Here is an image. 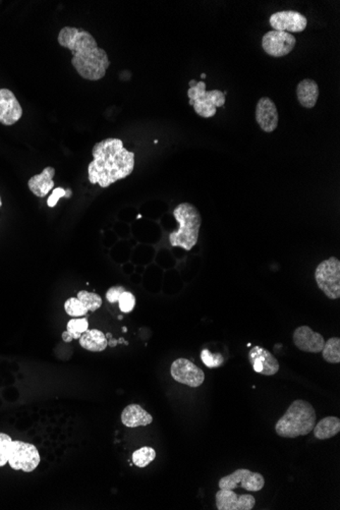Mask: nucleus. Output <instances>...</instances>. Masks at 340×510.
<instances>
[{
  "label": "nucleus",
  "mask_w": 340,
  "mask_h": 510,
  "mask_svg": "<svg viewBox=\"0 0 340 510\" xmlns=\"http://www.w3.org/2000/svg\"><path fill=\"white\" fill-rule=\"evenodd\" d=\"M57 41L61 47L72 52V65L80 77L88 81L103 79L111 61L106 51L98 47L95 38L88 31L65 27L59 32Z\"/></svg>",
  "instance_id": "nucleus-1"
},
{
  "label": "nucleus",
  "mask_w": 340,
  "mask_h": 510,
  "mask_svg": "<svg viewBox=\"0 0 340 510\" xmlns=\"http://www.w3.org/2000/svg\"><path fill=\"white\" fill-rule=\"evenodd\" d=\"M93 161L88 166L89 180L92 185L108 187L134 171V154L123 147L122 139H105L92 150Z\"/></svg>",
  "instance_id": "nucleus-2"
},
{
  "label": "nucleus",
  "mask_w": 340,
  "mask_h": 510,
  "mask_svg": "<svg viewBox=\"0 0 340 510\" xmlns=\"http://www.w3.org/2000/svg\"><path fill=\"white\" fill-rule=\"evenodd\" d=\"M317 415L310 402L294 400L284 416L277 421L275 431L282 438L309 435L316 425Z\"/></svg>",
  "instance_id": "nucleus-3"
},
{
  "label": "nucleus",
  "mask_w": 340,
  "mask_h": 510,
  "mask_svg": "<svg viewBox=\"0 0 340 510\" xmlns=\"http://www.w3.org/2000/svg\"><path fill=\"white\" fill-rule=\"evenodd\" d=\"M173 216L180 228L170 233V242L172 247H180L191 251L197 244L202 217L197 208L189 203H182L175 208Z\"/></svg>",
  "instance_id": "nucleus-4"
},
{
  "label": "nucleus",
  "mask_w": 340,
  "mask_h": 510,
  "mask_svg": "<svg viewBox=\"0 0 340 510\" xmlns=\"http://www.w3.org/2000/svg\"><path fill=\"white\" fill-rule=\"evenodd\" d=\"M189 105L194 107V111L201 118H213L218 111V107H223L225 104V93L219 90L206 91V84L204 82H197L188 90Z\"/></svg>",
  "instance_id": "nucleus-5"
},
{
  "label": "nucleus",
  "mask_w": 340,
  "mask_h": 510,
  "mask_svg": "<svg viewBox=\"0 0 340 510\" xmlns=\"http://www.w3.org/2000/svg\"><path fill=\"white\" fill-rule=\"evenodd\" d=\"M317 285L329 299L340 297V261L335 257L323 261L315 271Z\"/></svg>",
  "instance_id": "nucleus-6"
},
{
  "label": "nucleus",
  "mask_w": 340,
  "mask_h": 510,
  "mask_svg": "<svg viewBox=\"0 0 340 510\" xmlns=\"http://www.w3.org/2000/svg\"><path fill=\"white\" fill-rule=\"evenodd\" d=\"M40 461V454L36 446L23 441H13L8 457L11 468L31 473L36 470Z\"/></svg>",
  "instance_id": "nucleus-7"
},
{
  "label": "nucleus",
  "mask_w": 340,
  "mask_h": 510,
  "mask_svg": "<svg viewBox=\"0 0 340 510\" xmlns=\"http://www.w3.org/2000/svg\"><path fill=\"white\" fill-rule=\"evenodd\" d=\"M265 479L259 473L252 472L248 468H239L230 475H225L219 480V488L223 490H234L245 489L248 492H259L264 488Z\"/></svg>",
  "instance_id": "nucleus-8"
},
{
  "label": "nucleus",
  "mask_w": 340,
  "mask_h": 510,
  "mask_svg": "<svg viewBox=\"0 0 340 510\" xmlns=\"http://www.w3.org/2000/svg\"><path fill=\"white\" fill-rule=\"evenodd\" d=\"M296 39L293 34L282 31H269L262 38V47L266 54L273 57H284L293 51Z\"/></svg>",
  "instance_id": "nucleus-9"
},
{
  "label": "nucleus",
  "mask_w": 340,
  "mask_h": 510,
  "mask_svg": "<svg viewBox=\"0 0 340 510\" xmlns=\"http://www.w3.org/2000/svg\"><path fill=\"white\" fill-rule=\"evenodd\" d=\"M171 377L180 384L197 388L205 381L203 370L187 359H177L170 368Z\"/></svg>",
  "instance_id": "nucleus-10"
},
{
  "label": "nucleus",
  "mask_w": 340,
  "mask_h": 510,
  "mask_svg": "<svg viewBox=\"0 0 340 510\" xmlns=\"http://www.w3.org/2000/svg\"><path fill=\"white\" fill-rule=\"evenodd\" d=\"M270 26L275 31L287 33H301L307 28L308 20L298 11H282L273 13L269 19Z\"/></svg>",
  "instance_id": "nucleus-11"
},
{
  "label": "nucleus",
  "mask_w": 340,
  "mask_h": 510,
  "mask_svg": "<svg viewBox=\"0 0 340 510\" xmlns=\"http://www.w3.org/2000/svg\"><path fill=\"white\" fill-rule=\"evenodd\" d=\"M215 499L218 510H252L256 504L254 496L250 494L237 495L234 490L223 489L216 493Z\"/></svg>",
  "instance_id": "nucleus-12"
},
{
  "label": "nucleus",
  "mask_w": 340,
  "mask_h": 510,
  "mask_svg": "<svg viewBox=\"0 0 340 510\" xmlns=\"http://www.w3.org/2000/svg\"><path fill=\"white\" fill-rule=\"evenodd\" d=\"M248 361L255 372L265 375V376H273L279 371V363L276 360L275 356L259 345H256L251 349L250 353H248Z\"/></svg>",
  "instance_id": "nucleus-13"
},
{
  "label": "nucleus",
  "mask_w": 340,
  "mask_h": 510,
  "mask_svg": "<svg viewBox=\"0 0 340 510\" xmlns=\"http://www.w3.org/2000/svg\"><path fill=\"white\" fill-rule=\"evenodd\" d=\"M294 345L305 353L319 354L323 349L325 340L320 333L315 332L309 326H301L294 332Z\"/></svg>",
  "instance_id": "nucleus-14"
},
{
  "label": "nucleus",
  "mask_w": 340,
  "mask_h": 510,
  "mask_svg": "<svg viewBox=\"0 0 340 510\" xmlns=\"http://www.w3.org/2000/svg\"><path fill=\"white\" fill-rule=\"evenodd\" d=\"M23 116V108L15 94L8 89H0V123L13 125Z\"/></svg>",
  "instance_id": "nucleus-15"
},
{
  "label": "nucleus",
  "mask_w": 340,
  "mask_h": 510,
  "mask_svg": "<svg viewBox=\"0 0 340 510\" xmlns=\"http://www.w3.org/2000/svg\"><path fill=\"white\" fill-rule=\"evenodd\" d=\"M256 120L265 132H272L277 129L278 116L277 107L275 103L268 97H263L258 101L256 107Z\"/></svg>",
  "instance_id": "nucleus-16"
},
{
  "label": "nucleus",
  "mask_w": 340,
  "mask_h": 510,
  "mask_svg": "<svg viewBox=\"0 0 340 510\" xmlns=\"http://www.w3.org/2000/svg\"><path fill=\"white\" fill-rule=\"evenodd\" d=\"M54 175H56V169L53 167H45L42 173L30 178L28 182L30 191L39 198H44L53 189Z\"/></svg>",
  "instance_id": "nucleus-17"
},
{
  "label": "nucleus",
  "mask_w": 340,
  "mask_h": 510,
  "mask_svg": "<svg viewBox=\"0 0 340 510\" xmlns=\"http://www.w3.org/2000/svg\"><path fill=\"white\" fill-rule=\"evenodd\" d=\"M122 422L125 427H145L153 422L152 416L139 404H130L123 409Z\"/></svg>",
  "instance_id": "nucleus-18"
},
{
  "label": "nucleus",
  "mask_w": 340,
  "mask_h": 510,
  "mask_svg": "<svg viewBox=\"0 0 340 510\" xmlns=\"http://www.w3.org/2000/svg\"><path fill=\"white\" fill-rule=\"evenodd\" d=\"M298 103L307 109L316 106L319 97V86L314 80L305 79L296 87Z\"/></svg>",
  "instance_id": "nucleus-19"
},
{
  "label": "nucleus",
  "mask_w": 340,
  "mask_h": 510,
  "mask_svg": "<svg viewBox=\"0 0 340 510\" xmlns=\"http://www.w3.org/2000/svg\"><path fill=\"white\" fill-rule=\"evenodd\" d=\"M79 340L80 344L83 349L87 351L95 352V353L103 352L108 345L105 334L97 329L87 330L85 333L82 334Z\"/></svg>",
  "instance_id": "nucleus-20"
},
{
  "label": "nucleus",
  "mask_w": 340,
  "mask_h": 510,
  "mask_svg": "<svg viewBox=\"0 0 340 510\" xmlns=\"http://www.w3.org/2000/svg\"><path fill=\"white\" fill-rule=\"evenodd\" d=\"M314 436L319 440H327L340 432V420L337 417H326L322 418L318 424L315 425Z\"/></svg>",
  "instance_id": "nucleus-21"
},
{
  "label": "nucleus",
  "mask_w": 340,
  "mask_h": 510,
  "mask_svg": "<svg viewBox=\"0 0 340 510\" xmlns=\"http://www.w3.org/2000/svg\"><path fill=\"white\" fill-rule=\"evenodd\" d=\"M323 359L329 363H340V340L339 337H332L325 342L321 352Z\"/></svg>",
  "instance_id": "nucleus-22"
},
{
  "label": "nucleus",
  "mask_w": 340,
  "mask_h": 510,
  "mask_svg": "<svg viewBox=\"0 0 340 510\" xmlns=\"http://www.w3.org/2000/svg\"><path fill=\"white\" fill-rule=\"evenodd\" d=\"M155 457H156V452H155V449L146 446V447L136 450V452L132 454V459L134 466H138V468H146V466H149V464L154 461Z\"/></svg>",
  "instance_id": "nucleus-23"
},
{
  "label": "nucleus",
  "mask_w": 340,
  "mask_h": 510,
  "mask_svg": "<svg viewBox=\"0 0 340 510\" xmlns=\"http://www.w3.org/2000/svg\"><path fill=\"white\" fill-rule=\"evenodd\" d=\"M77 297L83 303V305L86 306L88 312H95L98 309L101 308L102 299L99 294L82 290V292L77 294Z\"/></svg>",
  "instance_id": "nucleus-24"
},
{
  "label": "nucleus",
  "mask_w": 340,
  "mask_h": 510,
  "mask_svg": "<svg viewBox=\"0 0 340 510\" xmlns=\"http://www.w3.org/2000/svg\"><path fill=\"white\" fill-rule=\"evenodd\" d=\"M65 310L66 314L70 316V317L77 318L83 317L88 313V310L85 306L83 305L81 301L77 297H70L65 303Z\"/></svg>",
  "instance_id": "nucleus-25"
},
{
  "label": "nucleus",
  "mask_w": 340,
  "mask_h": 510,
  "mask_svg": "<svg viewBox=\"0 0 340 510\" xmlns=\"http://www.w3.org/2000/svg\"><path fill=\"white\" fill-rule=\"evenodd\" d=\"M89 328L88 320L86 318L82 319H72L68 321V331L72 334L74 340H79L82 334L85 333Z\"/></svg>",
  "instance_id": "nucleus-26"
},
{
  "label": "nucleus",
  "mask_w": 340,
  "mask_h": 510,
  "mask_svg": "<svg viewBox=\"0 0 340 510\" xmlns=\"http://www.w3.org/2000/svg\"><path fill=\"white\" fill-rule=\"evenodd\" d=\"M201 360L208 368H219L225 363V358L221 354H212L209 349H203Z\"/></svg>",
  "instance_id": "nucleus-27"
},
{
  "label": "nucleus",
  "mask_w": 340,
  "mask_h": 510,
  "mask_svg": "<svg viewBox=\"0 0 340 510\" xmlns=\"http://www.w3.org/2000/svg\"><path fill=\"white\" fill-rule=\"evenodd\" d=\"M13 440L8 434L0 433V468L8 463Z\"/></svg>",
  "instance_id": "nucleus-28"
},
{
  "label": "nucleus",
  "mask_w": 340,
  "mask_h": 510,
  "mask_svg": "<svg viewBox=\"0 0 340 510\" xmlns=\"http://www.w3.org/2000/svg\"><path fill=\"white\" fill-rule=\"evenodd\" d=\"M118 303L120 304V309L122 313H131L136 306V297L131 292L125 290V292H122Z\"/></svg>",
  "instance_id": "nucleus-29"
},
{
  "label": "nucleus",
  "mask_w": 340,
  "mask_h": 510,
  "mask_svg": "<svg viewBox=\"0 0 340 510\" xmlns=\"http://www.w3.org/2000/svg\"><path fill=\"white\" fill-rule=\"evenodd\" d=\"M125 292V288L122 287H113L109 288L106 292V299L111 304L118 303L122 292Z\"/></svg>",
  "instance_id": "nucleus-30"
},
{
  "label": "nucleus",
  "mask_w": 340,
  "mask_h": 510,
  "mask_svg": "<svg viewBox=\"0 0 340 510\" xmlns=\"http://www.w3.org/2000/svg\"><path fill=\"white\" fill-rule=\"evenodd\" d=\"M68 196H70V192L68 194L66 193L65 189H63V187H57V189L52 192V195L49 197V199H48L47 205L49 206V207L53 208L54 206L57 204V202H58V200L61 198V197Z\"/></svg>",
  "instance_id": "nucleus-31"
},
{
  "label": "nucleus",
  "mask_w": 340,
  "mask_h": 510,
  "mask_svg": "<svg viewBox=\"0 0 340 510\" xmlns=\"http://www.w3.org/2000/svg\"><path fill=\"white\" fill-rule=\"evenodd\" d=\"M63 342H70L73 340H74V337H73L72 334L68 332V330L65 331V332L63 333Z\"/></svg>",
  "instance_id": "nucleus-32"
},
{
  "label": "nucleus",
  "mask_w": 340,
  "mask_h": 510,
  "mask_svg": "<svg viewBox=\"0 0 340 510\" xmlns=\"http://www.w3.org/2000/svg\"><path fill=\"white\" fill-rule=\"evenodd\" d=\"M197 84V82L195 81V80H191V82H189V86H194V85Z\"/></svg>",
  "instance_id": "nucleus-33"
},
{
  "label": "nucleus",
  "mask_w": 340,
  "mask_h": 510,
  "mask_svg": "<svg viewBox=\"0 0 340 510\" xmlns=\"http://www.w3.org/2000/svg\"><path fill=\"white\" fill-rule=\"evenodd\" d=\"M201 77H202V79H205V77H206V75L202 74L201 75Z\"/></svg>",
  "instance_id": "nucleus-34"
},
{
  "label": "nucleus",
  "mask_w": 340,
  "mask_h": 510,
  "mask_svg": "<svg viewBox=\"0 0 340 510\" xmlns=\"http://www.w3.org/2000/svg\"><path fill=\"white\" fill-rule=\"evenodd\" d=\"M2 206V201H1V197H0V208H1Z\"/></svg>",
  "instance_id": "nucleus-35"
}]
</instances>
